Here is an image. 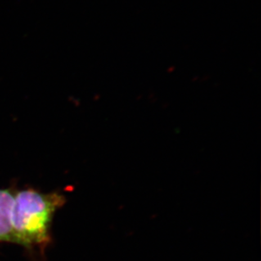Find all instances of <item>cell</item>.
Wrapping results in <instances>:
<instances>
[{
  "mask_svg": "<svg viewBox=\"0 0 261 261\" xmlns=\"http://www.w3.org/2000/svg\"><path fill=\"white\" fill-rule=\"evenodd\" d=\"M65 202L64 195L58 192L27 189L15 194L10 216L11 243L44 251L52 240L54 217Z\"/></svg>",
  "mask_w": 261,
  "mask_h": 261,
  "instance_id": "obj_1",
  "label": "cell"
},
{
  "mask_svg": "<svg viewBox=\"0 0 261 261\" xmlns=\"http://www.w3.org/2000/svg\"><path fill=\"white\" fill-rule=\"evenodd\" d=\"M14 195L15 193L10 189L0 190V243H11L10 216Z\"/></svg>",
  "mask_w": 261,
  "mask_h": 261,
  "instance_id": "obj_2",
  "label": "cell"
}]
</instances>
